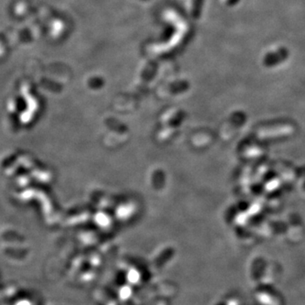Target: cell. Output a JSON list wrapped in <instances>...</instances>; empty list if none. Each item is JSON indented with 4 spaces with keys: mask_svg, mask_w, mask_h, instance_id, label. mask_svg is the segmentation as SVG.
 <instances>
[{
    "mask_svg": "<svg viewBox=\"0 0 305 305\" xmlns=\"http://www.w3.org/2000/svg\"><path fill=\"white\" fill-rule=\"evenodd\" d=\"M272 227L275 228V231H277V232H280V231H284L288 229V225L286 223L283 222V221H276L273 222V225H271Z\"/></svg>",
    "mask_w": 305,
    "mask_h": 305,
    "instance_id": "6da1fadb",
    "label": "cell"
},
{
    "mask_svg": "<svg viewBox=\"0 0 305 305\" xmlns=\"http://www.w3.org/2000/svg\"><path fill=\"white\" fill-rule=\"evenodd\" d=\"M303 189H304V190L305 191V181L304 182V183H303Z\"/></svg>",
    "mask_w": 305,
    "mask_h": 305,
    "instance_id": "7a4b0ae2",
    "label": "cell"
}]
</instances>
